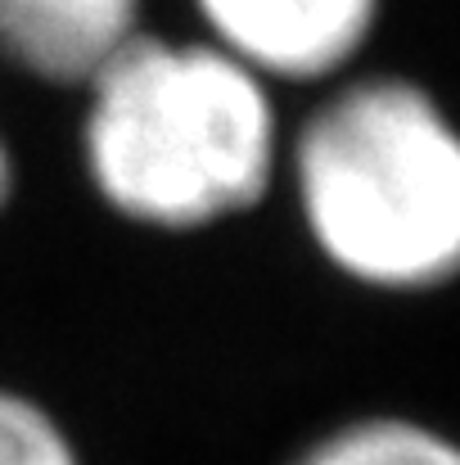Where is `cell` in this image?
Returning a JSON list of instances; mask_svg holds the SVG:
<instances>
[{
  "label": "cell",
  "instance_id": "1",
  "mask_svg": "<svg viewBox=\"0 0 460 465\" xmlns=\"http://www.w3.org/2000/svg\"><path fill=\"white\" fill-rule=\"evenodd\" d=\"M86 91L82 154L113 213L194 231L253 208L271 185L280 158L271 91L212 41L141 32Z\"/></svg>",
  "mask_w": 460,
  "mask_h": 465
},
{
  "label": "cell",
  "instance_id": "2",
  "mask_svg": "<svg viewBox=\"0 0 460 465\" xmlns=\"http://www.w3.org/2000/svg\"><path fill=\"white\" fill-rule=\"evenodd\" d=\"M294 190L316 249L361 285L460 276V127L406 77L338 86L294 141Z\"/></svg>",
  "mask_w": 460,
  "mask_h": 465
},
{
  "label": "cell",
  "instance_id": "3",
  "mask_svg": "<svg viewBox=\"0 0 460 465\" xmlns=\"http://www.w3.org/2000/svg\"><path fill=\"white\" fill-rule=\"evenodd\" d=\"M208 41L262 82L338 73L375 32L379 0H194Z\"/></svg>",
  "mask_w": 460,
  "mask_h": 465
},
{
  "label": "cell",
  "instance_id": "4",
  "mask_svg": "<svg viewBox=\"0 0 460 465\" xmlns=\"http://www.w3.org/2000/svg\"><path fill=\"white\" fill-rule=\"evenodd\" d=\"M141 36V0H0V54L36 82L91 86Z\"/></svg>",
  "mask_w": 460,
  "mask_h": 465
},
{
  "label": "cell",
  "instance_id": "5",
  "mask_svg": "<svg viewBox=\"0 0 460 465\" xmlns=\"http://www.w3.org/2000/svg\"><path fill=\"white\" fill-rule=\"evenodd\" d=\"M294 465H460V448L416 420H357L307 448Z\"/></svg>",
  "mask_w": 460,
  "mask_h": 465
},
{
  "label": "cell",
  "instance_id": "6",
  "mask_svg": "<svg viewBox=\"0 0 460 465\" xmlns=\"http://www.w3.org/2000/svg\"><path fill=\"white\" fill-rule=\"evenodd\" d=\"M0 465H82V457L41 402L0 389Z\"/></svg>",
  "mask_w": 460,
  "mask_h": 465
},
{
  "label": "cell",
  "instance_id": "7",
  "mask_svg": "<svg viewBox=\"0 0 460 465\" xmlns=\"http://www.w3.org/2000/svg\"><path fill=\"white\" fill-rule=\"evenodd\" d=\"M9 194H14V158H9V145L0 136V208L9 203Z\"/></svg>",
  "mask_w": 460,
  "mask_h": 465
}]
</instances>
